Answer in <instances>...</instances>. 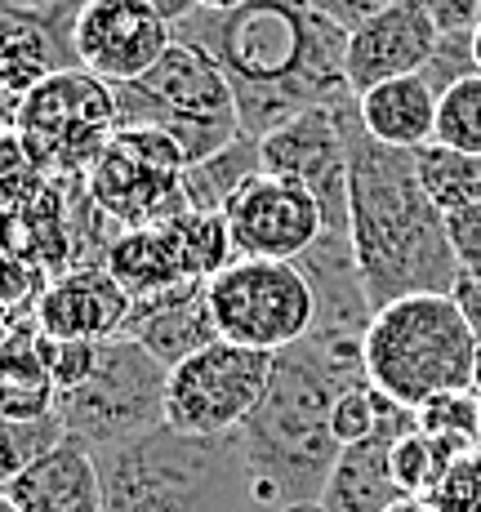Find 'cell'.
<instances>
[{
  "mask_svg": "<svg viewBox=\"0 0 481 512\" xmlns=\"http://www.w3.org/2000/svg\"><path fill=\"white\" fill-rule=\"evenodd\" d=\"M419 156V179L428 196L437 201L441 214H464L481 210V156L473 152H450V147H424Z\"/></svg>",
  "mask_w": 481,
  "mask_h": 512,
  "instance_id": "24",
  "label": "cell"
},
{
  "mask_svg": "<svg viewBox=\"0 0 481 512\" xmlns=\"http://www.w3.org/2000/svg\"><path fill=\"white\" fill-rule=\"evenodd\" d=\"M441 32L424 14L419 0H397L357 32H348V85L352 94H366L397 76H419L437 58Z\"/></svg>",
  "mask_w": 481,
  "mask_h": 512,
  "instance_id": "16",
  "label": "cell"
},
{
  "mask_svg": "<svg viewBox=\"0 0 481 512\" xmlns=\"http://www.w3.org/2000/svg\"><path fill=\"white\" fill-rule=\"evenodd\" d=\"M366 374L410 410L481 379V334L455 294H410L379 308L366 330Z\"/></svg>",
  "mask_w": 481,
  "mask_h": 512,
  "instance_id": "5",
  "label": "cell"
},
{
  "mask_svg": "<svg viewBox=\"0 0 481 512\" xmlns=\"http://www.w3.org/2000/svg\"><path fill=\"white\" fill-rule=\"evenodd\" d=\"M179 41L201 45L232 81L245 139H268L294 116L330 107L348 85V32L308 0H250L232 14H196Z\"/></svg>",
  "mask_w": 481,
  "mask_h": 512,
  "instance_id": "1",
  "label": "cell"
},
{
  "mask_svg": "<svg viewBox=\"0 0 481 512\" xmlns=\"http://www.w3.org/2000/svg\"><path fill=\"white\" fill-rule=\"evenodd\" d=\"M348 210L352 250L370 303L392 308L410 294H455L464 263L450 223L419 179V156L370 139L357 98L348 103Z\"/></svg>",
  "mask_w": 481,
  "mask_h": 512,
  "instance_id": "2",
  "label": "cell"
},
{
  "mask_svg": "<svg viewBox=\"0 0 481 512\" xmlns=\"http://www.w3.org/2000/svg\"><path fill=\"white\" fill-rule=\"evenodd\" d=\"M370 383L366 343L308 334L303 343L277 352L268 397L245 419V450L268 508L321 499L330 486L343 446L330 432V410L339 392Z\"/></svg>",
  "mask_w": 481,
  "mask_h": 512,
  "instance_id": "3",
  "label": "cell"
},
{
  "mask_svg": "<svg viewBox=\"0 0 481 512\" xmlns=\"http://www.w3.org/2000/svg\"><path fill=\"white\" fill-rule=\"evenodd\" d=\"M130 312H134V294L125 290L103 263H81V268L58 272V277L45 285L32 317L49 339L107 343V339H116V334H125Z\"/></svg>",
  "mask_w": 481,
  "mask_h": 512,
  "instance_id": "17",
  "label": "cell"
},
{
  "mask_svg": "<svg viewBox=\"0 0 481 512\" xmlns=\"http://www.w3.org/2000/svg\"><path fill=\"white\" fill-rule=\"evenodd\" d=\"M112 90L121 125H156V130L174 134L192 165L241 139V112L232 81L192 41H174V49L143 81L112 85Z\"/></svg>",
  "mask_w": 481,
  "mask_h": 512,
  "instance_id": "6",
  "label": "cell"
},
{
  "mask_svg": "<svg viewBox=\"0 0 481 512\" xmlns=\"http://www.w3.org/2000/svg\"><path fill=\"white\" fill-rule=\"evenodd\" d=\"M437 147L481 156V72L455 81L437 107Z\"/></svg>",
  "mask_w": 481,
  "mask_h": 512,
  "instance_id": "25",
  "label": "cell"
},
{
  "mask_svg": "<svg viewBox=\"0 0 481 512\" xmlns=\"http://www.w3.org/2000/svg\"><path fill=\"white\" fill-rule=\"evenodd\" d=\"M165 397H170V366H161L130 334H116L103 343L90 379L81 388L58 392L54 415L63 419L67 437L85 441L94 455H107L161 428Z\"/></svg>",
  "mask_w": 481,
  "mask_h": 512,
  "instance_id": "8",
  "label": "cell"
},
{
  "mask_svg": "<svg viewBox=\"0 0 481 512\" xmlns=\"http://www.w3.org/2000/svg\"><path fill=\"white\" fill-rule=\"evenodd\" d=\"M379 423H384V392H379L375 383L339 392L335 410H330V432H335V441L343 450L370 441L379 432Z\"/></svg>",
  "mask_w": 481,
  "mask_h": 512,
  "instance_id": "27",
  "label": "cell"
},
{
  "mask_svg": "<svg viewBox=\"0 0 481 512\" xmlns=\"http://www.w3.org/2000/svg\"><path fill=\"white\" fill-rule=\"evenodd\" d=\"M76 67L72 36H63L58 27H45L36 18L0 14V85H5V103L14 112L36 85H45L49 76Z\"/></svg>",
  "mask_w": 481,
  "mask_h": 512,
  "instance_id": "22",
  "label": "cell"
},
{
  "mask_svg": "<svg viewBox=\"0 0 481 512\" xmlns=\"http://www.w3.org/2000/svg\"><path fill=\"white\" fill-rule=\"evenodd\" d=\"M0 512H18V508H14V504H9V499H5V495H0Z\"/></svg>",
  "mask_w": 481,
  "mask_h": 512,
  "instance_id": "39",
  "label": "cell"
},
{
  "mask_svg": "<svg viewBox=\"0 0 481 512\" xmlns=\"http://www.w3.org/2000/svg\"><path fill=\"white\" fill-rule=\"evenodd\" d=\"M272 352H254L241 343H210L196 357L170 370V397H165V423L179 432H237L259 410L272 383Z\"/></svg>",
  "mask_w": 481,
  "mask_h": 512,
  "instance_id": "11",
  "label": "cell"
},
{
  "mask_svg": "<svg viewBox=\"0 0 481 512\" xmlns=\"http://www.w3.org/2000/svg\"><path fill=\"white\" fill-rule=\"evenodd\" d=\"M415 428H419V410L384 397V423H379V432L370 441H361V446L343 450L335 472H330V486L321 495L326 508L330 512H384L392 499H401L392 468H388V455Z\"/></svg>",
  "mask_w": 481,
  "mask_h": 512,
  "instance_id": "20",
  "label": "cell"
},
{
  "mask_svg": "<svg viewBox=\"0 0 481 512\" xmlns=\"http://www.w3.org/2000/svg\"><path fill=\"white\" fill-rule=\"evenodd\" d=\"M0 495L18 512H107L98 455L76 437H63L23 472L5 477Z\"/></svg>",
  "mask_w": 481,
  "mask_h": 512,
  "instance_id": "18",
  "label": "cell"
},
{
  "mask_svg": "<svg viewBox=\"0 0 481 512\" xmlns=\"http://www.w3.org/2000/svg\"><path fill=\"white\" fill-rule=\"evenodd\" d=\"M67 437L63 419L41 415V419H5V477L23 472L32 459H41L45 450H54Z\"/></svg>",
  "mask_w": 481,
  "mask_h": 512,
  "instance_id": "28",
  "label": "cell"
},
{
  "mask_svg": "<svg viewBox=\"0 0 481 512\" xmlns=\"http://www.w3.org/2000/svg\"><path fill=\"white\" fill-rule=\"evenodd\" d=\"M259 170H263L259 139H245L241 134V139L228 143L223 152L188 165V179H183V187H188V205L201 214H223V205L232 201V192Z\"/></svg>",
  "mask_w": 481,
  "mask_h": 512,
  "instance_id": "23",
  "label": "cell"
},
{
  "mask_svg": "<svg viewBox=\"0 0 481 512\" xmlns=\"http://www.w3.org/2000/svg\"><path fill=\"white\" fill-rule=\"evenodd\" d=\"M103 343H85V339H49L45 334V361H49V379L58 392L81 388L85 379L98 370Z\"/></svg>",
  "mask_w": 481,
  "mask_h": 512,
  "instance_id": "29",
  "label": "cell"
},
{
  "mask_svg": "<svg viewBox=\"0 0 481 512\" xmlns=\"http://www.w3.org/2000/svg\"><path fill=\"white\" fill-rule=\"evenodd\" d=\"M277 512H330V508H326V499H303V504H286Z\"/></svg>",
  "mask_w": 481,
  "mask_h": 512,
  "instance_id": "37",
  "label": "cell"
},
{
  "mask_svg": "<svg viewBox=\"0 0 481 512\" xmlns=\"http://www.w3.org/2000/svg\"><path fill=\"white\" fill-rule=\"evenodd\" d=\"M179 32L143 0H90L72 27L76 67L107 85L143 81L174 49Z\"/></svg>",
  "mask_w": 481,
  "mask_h": 512,
  "instance_id": "15",
  "label": "cell"
},
{
  "mask_svg": "<svg viewBox=\"0 0 481 512\" xmlns=\"http://www.w3.org/2000/svg\"><path fill=\"white\" fill-rule=\"evenodd\" d=\"M228 263H237L228 219L201 210H188L170 223H156V228L125 232L107 254V272L134 299L183 281H214Z\"/></svg>",
  "mask_w": 481,
  "mask_h": 512,
  "instance_id": "12",
  "label": "cell"
},
{
  "mask_svg": "<svg viewBox=\"0 0 481 512\" xmlns=\"http://www.w3.org/2000/svg\"><path fill=\"white\" fill-rule=\"evenodd\" d=\"M419 428L433 432V437H446L464 450H477L481 441V401L477 392H446V397L428 401L419 410Z\"/></svg>",
  "mask_w": 481,
  "mask_h": 512,
  "instance_id": "26",
  "label": "cell"
},
{
  "mask_svg": "<svg viewBox=\"0 0 481 512\" xmlns=\"http://www.w3.org/2000/svg\"><path fill=\"white\" fill-rule=\"evenodd\" d=\"M90 0H0V14H18V18H36L45 27H58L63 36H72L76 18Z\"/></svg>",
  "mask_w": 481,
  "mask_h": 512,
  "instance_id": "31",
  "label": "cell"
},
{
  "mask_svg": "<svg viewBox=\"0 0 481 512\" xmlns=\"http://www.w3.org/2000/svg\"><path fill=\"white\" fill-rule=\"evenodd\" d=\"M437 107L441 90L428 72L419 76H397L375 90L357 94V112L370 139L401 147V152H424L437 139Z\"/></svg>",
  "mask_w": 481,
  "mask_h": 512,
  "instance_id": "21",
  "label": "cell"
},
{
  "mask_svg": "<svg viewBox=\"0 0 481 512\" xmlns=\"http://www.w3.org/2000/svg\"><path fill=\"white\" fill-rule=\"evenodd\" d=\"M219 339L286 352L317 326V290L299 259H237L205 285Z\"/></svg>",
  "mask_w": 481,
  "mask_h": 512,
  "instance_id": "9",
  "label": "cell"
},
{
  "mask_svg": "<svg viewBox=\"0 0 481 512\" xmlns=\"http://www.w3.org/2000/svg\"><path fill=\"white\" fill-rule=\"evenodd\" d=\"M428 499H433L441 512H477L481 508V459H473V455L455 459Z\"/></svg>",
  "mask_w": 481,
  "mask_h": 512,
  "instance_id": "30",
  "label": "cell"
},
{
  "mask_svg": "<svg viewBox=\"0 0 481 512\" xmlns=\"http://www.w3.org/2000/svg\"><path fill=\"white\" fill-rule=\"evenodd\" d=\"M357 94H343L330 107H312V112L294 116L268 139H259L263 170L290 174L326 210V232L352 236V210H348V103Z\"/></svg>",
  "mask_w": 481,
  "mask_h": 512,
  "instance_id": "13",
  "label": "cell"
},
{
  "mask_svg": "<svg viewBox=\"0 0 481 512\" xmlns=\"http://www.w3.org/2000/svg\"><path fill=\"white\" fill-rule=\"evenodd\" d=\"M237 259H303L326 236V210L290 174H250L223 205Z\"/></svg>",
  "mask_w": 481,
  "mask_h": 512,
  "instance_id": "14",
  "label": "cell"
},
{
  "mask_svg": "<svg viewBox=\"0 0 481 512\" xmlns=\"http://www.w3.org/2000/svg\"><path fill=\"white\" fill-rule=\"evenodd\" d=\"M147 9H156V14L165 18V23L174 27V32H179L183 23H188V18H196L201 14V0H143Z\"/></svg>",
  "mask_w": 481,
  "mask_h": 512,
  "instance_id": "34",
  "label": "cell"
},
{
  "mask_svg": "<svg viewBox=\"0 0 481 512\" xmlns=\"http://www.w3.org/2000/svg\"><path fill=\"white\" fill-rule=\"evenodd\" d=\"M121 130L116 90L85 67L49 76L9 112V134L27 161L58 183H85L112 134Z\"/></svg>",
  "mask_w": 481,
  "mask_h": 512,
  "instance_id": "7",
  "label": "cell"
},
{
  "mask_svg": "<svg viewBox=\"0 0 481 512\" xmlns=\"http://www.w3.org/2000/svg\"><path fill=\"white\" fill-rule=\"evenodd\" d=\"M107 512H277L259 499L245 432H156L98 455Z\"/></svg>",
  "mask_w": 481,
  "mask_h": 512,
  "instance_id": "4",
  "label": "cell"
},
{
  "mask_svg": "<svg viewBox=\"0 0 481 512\" xmlns=\"http://www.w3.org/2000/svg\"><path fill=\"white\" fill-rule=\"evenodd\" d=\"M473 63H477V72H481V23L473 27Z\"/></svg>",
  "mask_w": 481,
  "mask_h": 512,
  "instance_id": "38",
  "label": "cell"
},
{
  "mask_svg": "<svg viewBox=\"0 0 481 512\" xmlns=\"http://www.w3.org/2000/svg\"><path fill=\"white\" fill-rule=\"evenodd\" d=\"M317 14H326L335 27L343 32H357L361 23H370L375 14H384L388 5H397V0H308Z\"/></svg>",
  "mask_w": 481,
  "mask_h": 512,
  "instance_id": "33",
  "label": "cell"
},
{
  "mask_svg": "<svg viewBox=\"0 0 481 512\" xmlns=\"http://www.w3.org/2000/svg\"><path fill=\"white\" fill-rule=\"evenodd\" d=\"M441 36H464L481 23V0H419Z\"/></svg>",
  "mask_w": 481,
  "mask_h": 512,
  "instance_id": "32",
  "label": "cell"
},
{
  "mask_svg": "<svg viewBox=\"0 0 481 512\" xmlns=\"http://www.w3.org/2000/svg\"><path fill=\"white\" fill-rule=\"evenodd\" d=\"M205 285L210 281H183V285H170V290L139 294L130 321H125V334H130L134 343H143V348L170 370L179 366V361L196 357L201 348H210V343H219Z\"/></svg>",
  "mask_w": 481,
  "mask_h": 512,
  "instance_id": "19",
  "label": "cell"
},
{
  "mask_svg": "<svg viewBox=\"0 0 481 512\" xmlns=\"http://www.w3.org/2000/svg\"><path fill=\"white\" fill-rule=\"evenodd\" d=\"M250 0H201L205 14H232V9H245Z\"/></svg>",
  "mask_w": 481,
  "mask_h": 512,
  "instance_id": "36",
  "label": "cell"
},
{
  "mask_svg": "<svg viewBox=\"0 0 481 512\" xmlns=\"http://www.w3.org/2000/svg\"><path fill=\"white\" fill-rule=\"evenodd\" d=\"M188 165V152L174 134L156 125H121L85 179V192L125 232L156 228L192 210L183 187Z\"/></svg>",
  "mask_w": 481,
  "mask_h": 512,
  "instance_id": "10",
  "label": "cell"
},
{
  "mask_svg": "<svg viewBox=\"0 0 481 512\" xmlns=\"http://www.w3.org/2000/svg\"><path fill=\"white\" fill-rule=\"evenodd\" d=\"M384 512H441L433 499H415V495H401V499H392V504Z\"/></svg>",
  "mask_w": 481,
  "mask_h": 512,
  "instance_id": "35",
  "label": "cell"
}]
</instances>
